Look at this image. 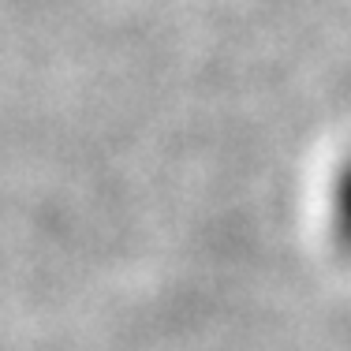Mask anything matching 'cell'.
<instances>
[{"label":"cell","mask_w":351,"mask_h":351,"mask_svg":"<svg viewBox=\"0 0 351 351\" xmlns=\"http://www.w3.org/2000/svg\"><path fill=\"white\" fill-rule=\"evenodd\" d=\"M325 213H329V232L337 247L351 254V157L332 172L329 198H325Z\"/></svg>","instance_id":"obj_1"}]
</instances>
